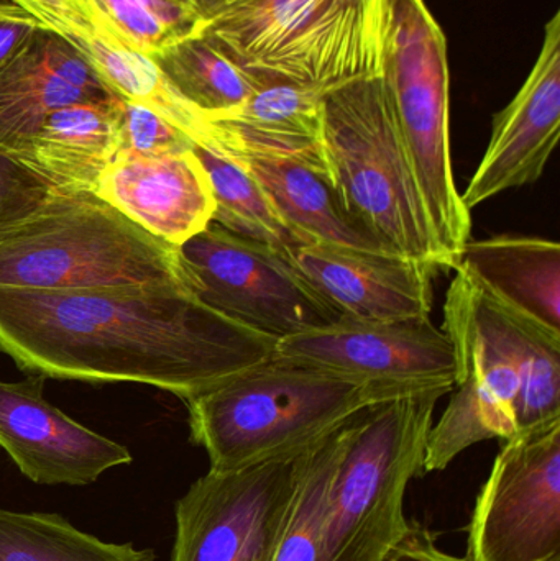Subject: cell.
<instances>
[{
    "label": "cell",
    "instance_id": "obj_1",
    "mask_svg": "<svg viewBox=\"0 0 560 561\" xmlns=\"http://www.w3.org/2000/svg\"><path fill=\"white\" fill-rule=\"evenodd\" d=\"M276 340L201 302L187 287H0V352L33 375L141 382L180 399L275 353Z\"/></svg>",
    "mask_w": 560,
    "mask_h": 561
},
{
    "label": "cell",
    "instance_id": "obj_2",
    "mask_svg": "<svg viewBox=\"0 0 560 561\" xmlns=\"http://www.w3.org/2000/svg\"><path fill=\"white\" fill-rule=\"evenodd\" d=\"M444 332L459 359L456 394L431 427L423 473L480 442L508 440L560 421V335L493 299L456 270Z\"/></svg>",
    "mask_w": 560,
    "mask_h": 561
},
{
    "label": "cell",
    "instance_id": "obj_3",
    "mask_svg": "<svg viewBox=\"0 0 560 561\" xmlns=\"http://www.w3.org/2000/svg\"><path fill=\"white\" fill-rule=\"evenodd\" d=\"M421 389L430 388L341 375L275 352L184 404L209 470L236 471L298 457L362 409Z\"/></svg>",
    "mask_w": 560,
    "mask_h": 561
},
{
    "label": "cell",
    "instance_id": "obj_4",
    "mask_svg": "<svg viewBox=\"0 0 560 561\" xmlns=\"http://www.w3.org/2000/svg\"><path fill=\"white\" fill-rule=\"evenodd\" d=\"M430 388L368 405L345 425L329 490L319 561H384L410 533L404 497L423 474L437 402Z\"/></svg>",
    "mask_w": 560,
    "mask_h": 561
},
{
    "label": "cell",
    "instance_id": "obj_5",
    "mask_svg": "<svg viewBox=\"0 0 560 561\" xmlns=\"http://www.w3.org/2000/svg\"><path fill=\"white\" fill-rule=\"evenodd\" d=\"M321 147L342 206L388 253L447 272L381 75L324 92Z\"/></svg>",
    "mask_w": 560,
    "mask_h": 561
},
{
    "label": "cell",
    "instance_id": "obj_6",
    "mask_svg": "<svg viewBox=\"0 0 560 561\" xmlns=\"http://www.w3.org/2000/svg\"><path fill=\"white\" fill-rule=\"evenodd\" d=\"M183 286L176 249L92 193H61L0 240V287L95 290Z\"/></svg>",
    "mask_w": 560,
    "mask_h": 561
},
{
    "label": "cell",
    "instance_id": "obj_7",
    "mask_svg": "<svg viewBox=\"0 0 560 561\" xmlns=\"http://www.w3.org/2000/svg\"><path fill=\"white\" fill-rule=\"evenodd\" d=\"M381 78L446 270H456L472 216L450 157L446 36L424 0H385Z\"/></svg>",
    "mask_w": 560,
    "mask_h": 561
},
{
    "label": "cell",
    "instance_id": "obj_8",
    "mask_svg": "<svg viewBox=\"0 0 560 561\" xmlns=\"http://www.w3.org/2000/svg\"><path fill=\"white\" fill-rule=\"evenodd\" d=\"M199 30L253 75L328 91L381 75L385 0H250Z\"/></svg>",
    "mask_w": 560,
    "mask_h": 561
},
{
    "label": "cell",
    "instance_id": "obj_9",
    "mask_svg": "<svg viewBox=\"0 0 560 561\" xmlns=\"http://www.w3.org/2000/svg\"><path fill=\"white\" fill-rule=\"evenodd\" d=\"M176 259L201 302L276 343L344 317L285 253L217 224L178 247Z\"/></svg>",
    "mask_w": 560,
    "mask_h": 561
},
{
    "label": "cell",
    "instance_id": "obj_10",
    "mask_svg": "<svg viewBox=\"0 0 560 561\" xmlns=\"http://www.w3.org/2000/svg\"><path fill=\"white\" fill-rule=\"evenodd\" d=\"M301 455L243 470H209L194 481L174 507L170 561L275 560L295 506Z\"/></svg>",
    "mask_w": 560,
    "mask_h": 561
},
{
    "label": "cell",
    "instance_id": "obj_11",
    "mask_svg": "<svg viewBox=\"0 0 560 561\" xmlns=\"http://www.w3.org/2000/svg\"><path fill=\"white\" fill-rule=\"evenodd\" d=\"M464 559L560 561V421L503 440Z\"/></svg>",
    "mask_w": 560,
    "mask_h": 561
},
{
    "label": "cell",
    "instance_id": "obj_12",
    "mask_svg": "<svg viewBox=\"0 0 560 561\" xmlns=\"http://www.w3.org/2000/svg\"><path fill=\"white\" fill-rule=\"evenodd\" d=\"M275 352L341 375L416 388H456L459 359L453 340L431 317L364 320L341 317L288 336Z\"/></svg>",
    "mask_w": 560,
    "mask_h": 561
},
{
    "label": "cell",
    "instance_id": "obj_13",
    "mask_svg": "<svg viewBox=\"0 0 560 561\" xmlns=\"http://www.w3.org/2000/svg\"><path fill=\"white\" fill-rule=\"evenodd\" d=\"M46 376L0 381V447L36 484L88 486L132 463L127 447L72 421L43 396Z\"/></svg>",
    "mask_w": 560,
    "mask_h": 561
},
{
    "label": "cell",
    "instance_id": "obj_14",
    "mask_svg": "<svg viewBox=\"0 0 560 561\" xmlns=\"http://www.w3.org/2000/svg\"><path fill=\"white\" fill-rule=\"evenodd\" d=\"M560 134V13L546 23L541 51L512 102L493 117L489 147L460 194L477 206L516 187L535 184L545 173Z\"/></svg>",
    "mask_w": 560,
    "mask_h": 561
},
{
    "label": "cell",
    "instance_id": "obj_15",
    "mask_svg": "<svg viewBox=\"0 0 560 561\" xmlns=\"http://www.w3.org/2000/svg\"><path fill=\"white\" fill-rule=\"evenodd\" d=\"M286 256L342 316L398 320L433 312L437 272L426 263L322 242L289 250Z\"/></svg>",
    "mask_w": 560,
    "mask_h": 561
},
{
    "label": "cell",
    "instance_id": "obj_16",
    "mask_svg": "<svg viewBox=\"0 0 560 561\" xmlns=\"http://www.w3.org/2000/svg\"><path fill=\"white\" fill-rule=\"evenodd\" d=\"M95 196L174 249L213 224V187L193 148L153 158H115Z\"/></svg>",
    "mask_w": 560,
    "mask_h": 561
},
{
    "label": "cell",
    "instance_id": "obj_17",
    "mask_svg": "<svg viewBox=\"0 0 560 561\" xmlns=\"http://www.w3.org/2000/svg\"><path fill=\"white\" fill-rule=\"evenodd\" d=\"M111 94L71 43L42 30L0 68V147L23 158L53 112Z\"/></svg>",
    "mask_w": 560,
    "mask_h": 561
},
{
    "label": "cell",
    "instance_id": "obj_18",
    "mask_svg": "<svg viewBox=\"0 0 560 561\" xmlns=\"http://www.w3.org/2000/svg\"><path fill=\"white\" fill-rule=\"evenodd\" d=\"M203 144L213 145L245 168L279 216L309 242L388 253L342 206L324 160L250 147L220 137H210Z\"/></svg>",
    "mask_w": 560,
    "mask_h": 561
},
{
    "label": "cell",
    "instance_id": "obj_19",
    "mask_svg": "<svg viewBox=\"0 0 560 561\" xmlns=\"http://www.w3.org/2000/svg\"><path fill=\"white\" fill-rule=\"evenodd\" d=\"M456 270L503 306L560 335L558 242L526 236L470 239Z\"/></svg>",
    "mask_w": 560,
    "mask_h": 561
},
{
    "label": "cell",
    "instance_id": "obj_20",
    "mask_svg": "<svg viewBox=\"0 0 560 561\" xmlns=\"http://www.w3.org/2000/svg\"><path fill=\"white\" fill-rule=\"evenodd\" d=\"M122 99L115 94L76 102L53 112L22 160L53 186L95 193L118 150Z\"/></svg>",
    "mask_w": 560,
    "mask_h": 561
},
{
    "label": "cell",
    "instance_id": "obj_21",
    "mask_svg": "<svg viewBox=\"0 0 560 561\" xmlns=\"http://www.w3.org/2000/svg\"><path fill=\"white\" fill-rule=\"evenodd\" d=\"M324 89L262 76L249 101L226 117L209 121V137L324 160L321 147Z\"/></svg>",
    "mask_w": 560,
    "mask_h": 561
},
{
    "label": "cell",
    "instance_id": "obj_22",
    "mask_svg": "<svg viewBox=\"0 0 560 561\" xmlns=\"http://www.w3.org/2000/svg\"><path fill=\"white\" fill-rule=\"evenodd\" d=\"M92 36L79 53L105 88L127 102L145 105L193 141L209 138V121L176 91L155 59L135 49L91 0Z\"/></svg>",
    "mask_w": 560,
    "mask_h": 561
},
{
    "label": "cell",
    "instance_id": "obj_23",
    "mask_svg": "<svg viewBox=\"0 0 560 561\" xmlns=\"http://www.w3.org/2000/svg\"><path fill=\"white\" fill-rule=\"evenodd\" d=\"M153 59L176 91L207 121L232 114L262 84V76L240 66L201 30L181 36Z\"/></svg>",
    "mask_w": 560,
    "mask_h": 561
},
{
    "label": "cell",
    "instance_id": "obj_24",
    "mask_svg": "<svg viewBox=\"0 0 560 561\" xmlns=\"http://www.w3.org/2000/svg\"><path fill=\"white\" fill-rule=\"evenodd\" d=\"M193 151L213 187L214 224L243 239L273 247L285 255L289 250L311 243L279 216L245 168L203 141H194Z\"/></svg>",
    "mask_w": 560,
    "mask_h": 561
},
{
    "label": "cell",
    "instance_id": "obj_25",
    "mask_svg": "<svg viewBox=\"0 0 560 561\" xmlns=\"http://www.w3.org/2000/svg\"><path fill=\"white\" fill-rule=\"evenodd\" d=\"M0 561H155V552L102 542L58 514L0 507Z\"/></svg>",
    "mask_w": 560,
    "mask_h": 561
},
{
    "label": "cell",
    "instance_id": "obj_26",
    "mask_svg": "<svg viewBox=\"0 0 560 561\" xmlns=\"http://www.w3.org/2000/svg\"><path fill=\"white\" fill-rule=\"evenodd\" d=\"M347 422L301 455L295 506L273 561H319L329 490L344 447Z\"/></svg>",
    "mask_w": 560,
    "mask_h": 561
},
{
    "label": "cell",
    "instance_id": "obj_27",
    "mask_svg": "<svg viewBox=\"0 0 560 561\" xmlns=\"http://www.w3.org/2000/svg\"><path fill=\"white\" fill-rule=\"evenodd\" d=\"M61 193L65 191L53 186L35 168L0 147V240L42 213Z\"/></svg>",
    "mask_w": 560,
    "mask_h": 561
},
{
    "label": "cell",
    "instance_id": "obj_28",
    "mask_svg": "<svg viewBox=\"0 0 560 561\" xmlns=\"http://www.w3.org/2000/svg\"><path fill=\"white\" fill-rule=\"evenodd\" d=\"M194 141L167 118L145 105L122 99L118 150L115 158H153L183 153Z\"/></svg>",
    "mask_w": 560,
    "mask_h": 561
},
{
    "label": "cell",
    "instance_id": "obj_29",
    "mask_svg": "<svg viewBox=\"0 0 560 561\" xmlns=\"http://www.w3.org/2000/svg\"><path fill=\"white\" fill-rule=\"evenodd\" d=\"M125 39L144 55H160L168 45L181 38L164 25L144 0H94ZM186 36V35H184Z\"/></svg>",
    "mask_w": 560,
    "mask_h": 561
},
{
    "label": "cell",
    "instance_id": "obj_30",
    "mask_svg": "<svg viewBox=\"0 0 560 561\" xmlns=\"http://www.w3.org/2000/svg\"><path fill=\"white\" fill-rule=\"evenodd\" d=\"M35 16L43 28L81 49L92 36L91 0H3Z\"/></svg>",
    "mask_w": 560,
    "mask_h": 561
},
{
    "label": "cell",
    "instance_id": "obj_31",
    "mask_svg": "<svg viewBox=\"0 0 560 561\" xmlns=\"http://www.w3.org/2000/svg\"><path fill=\"white\" fill-rule=\"evenodd\" d=\"M42 23L20 7L0 0V68L42 32Z\"/></svg>",
    "mask_w": 560,
    "mask_h": 561
},
{
    "label": "cell",
    "instance_id": "obj_32",
    "mask_svg": "<svg viewBox=\"0 0 560 561\" xmlns=\"http://www.w3.org/2000/svg\"><path fill=\"white\" fill-rule=\"evenodd\" d=\"M384 561H467L437 546L436 534L420 524H411L410 533L388 553Z\"/></svg>",
    "mask_w": 560,
    "mask_h": 561
},
{
    "label": "cell",
    "instance_id": "obj_33",
    "mask_svg": "<svg viewBox=\"0 0 560 561\" xmlns=\"http://www.w3.org/2000/svg\"><path fill=\"white\" fill-rule=\"evenodd\" d=\"M247 2H250V0H190L187 3L203 20V23H207L239 9Z\"/></svg>",
    "mask_w": 560,
    "mask_h": 561
},
{
    "label": "cell",
    "instance_id": "obj_34",
    "mask_svg": "<svg viewBox=\"0 0 560 561\" xmlns=\"http://www.w3.org/2000/svg\"><path fill=\"white\" fill-rule=\"evenodd\" d=\"M181 2L187 3L190 0H181ZM187 5H190V3H187Z\"/></svg>",
    "mask_w": 560,
    "mask_h": 561
}]
</instances>
